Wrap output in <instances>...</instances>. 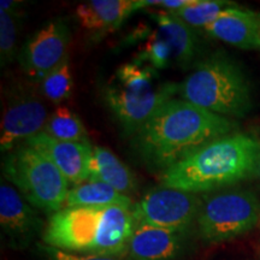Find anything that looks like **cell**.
Segmentation results:
<instances>
[{
    "instance_id": "6da1fadb",
    "label": "cell",
    "mask_w": 260,
    "mask_h": 260,
    "mask_svg": "<svg viewBox=\"0 0 260 260\" xmlns=\"http://www.w3.org/2000/svg\"><path fill=\"white\" fill-rule=\"evenodd\" d=\"M239 124L183 99H171L134 134L133 146L148 168L167 171Z\"/></svg>"
},
{
    "instance_id": "7a4b0ae2",
    "label": "cell",
    "mask_w": 260,
    "mask_h": 260,
    "mask_svg": "<svg viewBox=\"0 0 260 260\" xmlns=\"http://www.w3.org/2000/svg\"><path fill=\"white\" fill-rule=\"evenodd\" d=\"M135 224L129 207H64L51 214L42 240L65 252L124 256Z\"/></svg>"
},
{
    "instance_id": "3957f363",
    "label": "cell",
    "mask_w": 260,
    "mask_h": 260,
    "mask_svg": "<svg viewBox=\"0 0 260 260\" xmlns=\"http://www.w3.org/2000/svg\"><path fill=\"white\" fill-rule=\"evenodd\" d=\"M260 141L245 133L223 136L161 174V184L188 193L234 186L256 171Z\"/></svg>"
},
{
    "instance_id": "277c9868",
    "label": "cell",
    "mask_w": 260,
    "mask_h": 260,
    "mask_svg": "<svg viewBox=\"0 0 260 260\" xmlns=\"http://www.w3.org/2000/svg\"><path fill=\"white\" fill-rule=\"evenodd\" d=\"M183 100L230 119L253 109L252 84L242 68L220 52L206 57L178 86Z\"/></svg>"
},
{
    "instance_id": "5b68a950",
    "label": "cell",
    "mask_w": 260,
    "mask_h": 260,
    "mask_svg": "<svg viewBox=\"0 0 260 260\" xmlns=\"http://www.w3.org/2000/svg\"><path fill=\"white\" fill-rule=\"evenodd\" d=\"M2 169L32 207L48 214L64 209L70 183L45 153L22 144L5 155Z\"/></svg>"
},
{
    "instance_id": "8992f818",
    "label": "cell",
    "mask_w": 260,
    "mask_h": 260,
    "mask_svg": "<svg viewBox=\"0 0 260 260\" xmlns=\"http://www.w3.org/2000/svg\"><path fill=\"white\" fill-rule=\"evenodd\" d=\"M260 224V199L254 191L228 189L204 197L197 218L198 232L209 243L230 241Z\"/></svg>"
},
{
    "instance_id": "52a82bcc",
    "label": "cell",
    "mask_w": 260,
    "mask_h": 260,
    "mask_svg": "<svg viewBox=\"0 0 260 260\" xmlns=\"http://www.w3.org/2000/svg\"><path fill=\"white\" fill-rule=\"evenodd\" d=\"M201 201L197 194L161 186L149 190L134 205L133 216L136 224L187 233L197 223Z\"/></svg>"
},
{
    "instance_id": "ba28073f",
    "label": "cell",
    "mask_w": 260,
    "mask_h": 260,
    "mask_svg": "<svg viewBox=\"0 0 260 260\" xmlns=\"http://www.w3.org/2000/svg\"><path fill=\"white\" fill-rule=\"evenodd\" d=\"M70 38V28L65 19L47 22L22 47L19 53L22 69L32 79L42 81L67 58Z\"/></svg>"
},
{
    "instance_id": "9c48e42d",
    "label": "cell",
    "mask_w": 260,
    "mask_h": 260,
    "mask_svg": "<svg viewBox=\"0 0 260 260\" xmlns=\"http://www.w3.org/2000/svg\"><path fill=\"white\" fill-rule=\"evenodd\" d=\"M176 93L178 86L175 83H161L148 92H128L111 81L104 88V100L123 128L135 134Z\"/></svg>"
},
{
    "instance_id": "30bf717a",
    "label": "cell",
    "mask_w": 260,
    "mask_h": 260,
    "mask_svg": "<svg viewBox=\"0 0 260 260\" xmlns=\"http://www.w3.org/2000/svg\"><path fill=\"white\" fill-rule=\"evenodd\" d=\"M0 224L14 248L27 247L44 228V222L27 200L8 184L0 186Z\"/></svg>"
},
{
    "instance_id": "8fae6325",
    "label": "cell",
    "mask_w": 260,
    "mask_h": 260,
    "mask_svg": "<svg viewBox=\"0 0 260 260\" xmlns=\"http://www.w3.org/2000/svg\"><path fill=\"white\" fill-rule=\"evenodd\" d=\"M48 119L46 107L35 98L24 96L10 104L2 119L0 148L9 152L44 132Z\"/></svg>"
},
{
    "instance_id": "7c38bea8",
    "label": "cell",
    "mask_w": 260,
    "mask_h": 260,
    "mask_svg": "<svg viewBox=\"0 0 260 260\" xmlns=\"http://www.w3.org/2000/svg\"><path fill=\"white\" fill-rule=\"evenodd\" d=\"M24 144L46 154L57 165L70 184L79 186L88 181L89 161L93 151V146L89 141H60L42 132Z\"/></svg>"
},
{
    "instance_id": "4fadbf2b",
    "label": "cell",
    "mask_w": 260,
    "mask_h": 260,
    "mask_svg": "<svg viewBox=\"0 0 260 260\" xmlns=\"http://www.w3.org/2000/svg\"><path fill=\"white\" fill-rule=\"evenodd\" d=\"M211 38L218 39L241 50L259 48L260 12L229 6L204 28Z\"/></svg>"
},
{
    "instance_id": "5bb4252c",
    "label": "cell",
    "mask_w": 260,
    "mask_h": 260,
    "mask_svg": "<svg viewBox=\"0 0 260 260\" xmlns=\"http://www.w3.org/2000/svg\"><path fill=\"white\" fill-rule=\"evenodd\" d=\"M186 234L135 224L128 254L133 260H175L183 249Z\"/></svg>"
},
{
    "instance_id": "9a60e30c",
    "label": "cell",
    "mask_w": 260,
    "mask_h": 260,
    "mask_svg": "<svg viewBox=\"0 0 260 260\" xmlns=\"http://www.w3.org/2000/svg\"><path fill=\"white\" fill-rule=\"evenodd\" d=\"M135 12V0H92L76 8L80 24L92 35L102 38L121 27Z\"/></svg>"
},
{
    "instance_id": "2e32d148",
    "label": "cell",
    "mask_w": 260,
    "mask_h": 260,
    "mask_svg": "<svg viewBox=\"0 0 260 260\" xmlns=\"http://www.w3.org/2000/svg\"><path fill=\"white\" fill-rule=\"evenodd\" d=\"M88 181L103 182L128 197L138 187L134 172L110 149L102 146H93Z\"/></svg>"
},
{
    "instance_id": "e0dca14e",
    "label": "cell",
    "mask_w": 260,
    "mask_h": 260,
    "mask_svg": "<svg viewBox=\"0 0 260 260\" xmlns=\"http://www.w3.org/2000/svg\"><path fill=\"white\" fill-rule=\"evenodd\" d=\"M149 17L157 24L159 32L170 44L175 63L187 68L194 60L198 52V40L193 29L169 11L151 12Z\"/></svg>"
},
{
    "instance_id": "ac0fdd59",
    "label": "cell",
    "mask_w": 260,
    "mask_h": 260,
    "mask_svg": "<svg viewBox=\"0 0 260 260\" xmlns=\"http://www.w3.org/2000/svg\"><path fill=\"white\" fill-rule=\"evenodd\" d=\"M134 205L128 195L119 193L109 184L87 181L69 190L64 207L124 206L133 209Z\"/></svg>"
},
{
    "instance_id": "d6986e66",
    "label": "cell",
    "mask_w": 260,
    "mask_h": 260,
    "mask_svg": "<svg viewBox=\"0 0 260 260\" xmlns=\"http://www.w3.org/2000/svg\"><path fill=\"white\" fill-rule=\"evenodd\" d=\"M44 133L60 141L88 142V135L82 121L67 106H59L48 117Z\"/></svg>"
},
{
    "instance_id": "ffe728a7",
    "label": "cell",
    "mask_w": 260,
    "mask_h": 260,
    "mask_svg": "<svg viewBox=\"0 0 260 260\" xmlns=\"http://www.w3.org/2000/svg\"><path fill=\"white\" fill-rule=\"evenodd\" d=\"M112 82L128 92H148L161 84L158 83L153 68L136 60L121 65L117 69Z\"/></svg>"
},
{
    "instance_id": "44dd1931",
    "label": "cell",
    "mask_w": 260,
    "mask_h": 260,
    "mask_svg": "<svg viewBox=\"0 0 260 260\" xmlns=\"http://www.w3.org/2000/svg\"><path fill=\"white\" fill-rule=\"evenodd\" d=\"M142 42L136 61L147 64L153 69H167L174 61L172 48L158 29L141 31Z\"/></svg>"
},
{
    "instance_id": "7402d4cb",
    "label": "cell",
    "mask_w": 260,
    "mask_h": 260,
    "mask_svg": "<svg viewBox=\"0 0 260 260\" xmlns=\"http://www.w3.org/2000/svg\"><path fill=\"white\" fill-rule=\"evenodd\" d=\"M235 4L224 0H191L189 5L171 12L191 28H205L212 23L223 10Z\"/></svg>"
},
{
    "instance_id": "603a6c76",
    "label": "cell",
    "mask_w": 260,
    "mask_h": 260,
    "mask_svg": "<svg viewBox=\"0 0 260 260\" xmlns=\"http://www.w3.org/2000/svg\"><path fill=\"white\" fill-rule=\"evenodd\" d=\"M41 89L44 95L53 103H60L71 95L74 89L73 75H71L68 57L54 70L41 81Z\"/></svg>"
},
{
    "instance_id": "cb8c5ba5",
    "label": "cell",
    "mask_w": 260,
    "mask_h": 260,
    "mask_svg": "<svg viewBox=\"0 0 260 260\" xmlns=\"http://www.w3.org/2000/svg\"><path fill=\"white\" fill-rule=\"evenodd\" d=\"M18 16V10H0V58L3 67L11 63L16 54L19 27Z\"/></svg>"
},
{
    "instance_id": "d4e9b609",
    "label": "cell",
    "mask_w": 260,
    "mask_h": 260,
    "mask_svg": "<svg viewBox=\"0 0 260 260\" xmlns=\"http://www.w3.org/2000/svg\"><path fill=\"white\" fill-rule=\"evenodd\" d=\"M47 260H123V256H106V255H92L80 254V253L65 252L54 247L45 245L42 247Z\"/></svg>"
},
{
    "instance_id": "484cf974",
    "label": "cell",
    "mask_w": 260,
    "mask_h": 260,
    "mask_svg": "<svg viewBox=\"0 0 260 260\" xmlns=\"http://www.w3.org/2000/svg\"><path fill=\"white\" fill-rule=\"evenodd\" d=\"M191 0H160L159 8L165 9L169 12H176L178 10L183 9L184 6L189 5Z\"/></svg>"
},
{
    "instance_id": "4316f807",
    "label": "cell",
    "mask_w": 260,
    "mask_h": 260,
    "mask_svg": "<svg viewBox=\"0 0 260 260\" xmlns=\"http://www.w3.org/2000/svg\"><path fill=\"white\" fill-rule=\"evenodd\" d=\"M255 174L258 175L259 178H260V154H259V159H258V164H256V171Z\"/></svg>"
},
{
    "instance_id": "83f0119b",
    "label": "cell",
    "mask_w": 260,
    "mask_h": 260,
    "mask_svg": "<svg viewBox=\"0 0 260 260\" xmlns=\"http://www.w3.org/2000/svg\"><path fill=\"white\" fill-rule=\"evenodd\" d=\"M259 50H260V37H259Z\"/></svg>"
}]
</instances>
